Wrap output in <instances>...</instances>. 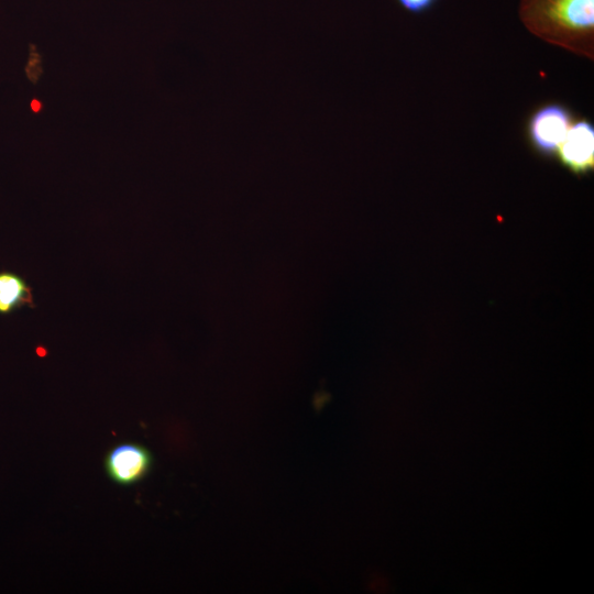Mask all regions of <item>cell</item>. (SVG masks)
Returning a JSON list of instances; mask_svg holds the SVG:
<instances>
[{
  "label": "cell",
  "instance_id": "277c9868",
  "mask_svg": "<svg viewBox=\"0 0 594 594\" xmlns=\"http://www.w3.org/2000/svg\"><path fill=\"white\" fill-rule=\"evenodd\" d=\"M563 166L578 175L594 167V127L582 119L573 123L557 152Z\"/></svg>",
  "mask_w": 594,
  "mask_h": 594
},
{
  "label": "cell",
  "instance_id": "3957f363",
  "mask_svg": "<svg viewBox=\"0 0 594 594\" xmlns=\"http://www.w3.org/2000/svg\"><path fill=\"white\" fill-rule=\"evenodd\" d=\"M153 457L140 443L125 442L111 448L105 455L103 466L108 477L121 486L141 482L151 471Z\"/></svg>",
  "mask_w": 594,
  "mask_h": 594
},
{
  "label": "cell",
  "instance_id": "6da1fadb",
  "mask_svg": "<svg viewBox=\"0 0 594 594\" xmlns=\"http://www.w3.org/2000/svg\"><path fill=\"white\" fill-rule=\"evenodd\" d=\"M519 16L542 40L592 56L594 0H520Z\"/></svg>",
  "mask_w": 594,
  "mask_h": 594
},
{
  "label": "cell",
  "instance_id": "8992f818",
  "mask_svg": "<svg viewBox=\"0 0 594 594\" xmlns=\"http://www.w3.org/2000/svg\"><path fill=\"white\" fill-rule=\"evenodd\" d=\"M406 11L415 14L430 10L438 0H396Z\"/></svg>",
  "mask_w": 594,
  "mask_h": 594
},
{
  "label": "cell",
  "instance_id": "5b68a950",
  "mask_svg": "<svg viewBox=\"0 0 594 594\" xmlns=\"http://www.w3.org/2000/svg\"><path fill=\"white\" fill-rule=\"evenodd\" d=\"M24 306H34L31 287L15 273L0 272V315H9Z\"/></svg>",
  "mask_w": 594,
  "mask_h": 594
},
{
  "label": "cell",
  "instance_id": "52a82bcc",
  "mask_svg": "<svg viewBox=\"0 0 594 594\" xmlns=\"http://www.w3.org/2000/svg\"><path fill=\"white\" fill-rule=\"evenodd\" d=\"M31 108H32L34 111H40V110H41V102L37 101V100H33L32 103H31Z\"/></svg>",
  "mask_w": 594,
  "mask_h": 594
},
{
  "label": "cell",
  "instance_id": "7a4b0ae2",
  "mask_svg": "<svg viewBox=\"0 0 594 594\" xmlns=\"http://www.w3.org/2000/svg\"><path fill=\"white\" fill-rule=\"evenodd\" d=\"M571 122V112L560 103H549L539 108L528 122L530 143L541 155L557 154Z\"/></svg>",
  "mask_w": 594,
  "mask_h": 594
}]
</instances>
